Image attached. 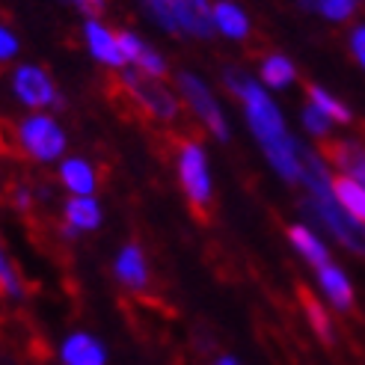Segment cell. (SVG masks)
I'll use <instances>...</instances> for the list:
<instances>
[{
  "instance_id": "10",
  "label": "cell",
  "mask_w": 365,
  "mask_h": 365,
  "mask_svg": "<svg viewBox=\"0 0 365 365\" xmlns=\"http://www.w3.org/2000/svg\"><path fill=\"white\" fill-rule=\"evenodd\" d=\"M321 155L327 158V163H333L336 170H341L348 178L365 185V145L354 143V140H327L321 145Z\"/></svg>"
},
{
  "instance_id": "29",
  "label": "cell",
  "mask_w": 365,
  "mask_h": 365,
  "mask_svg": "<svg viewBox=\"0 0 365 365\" xmlns=\"http://www.w3.org/2000/svg\"><path fill=\"white\" fill-rule=\"evenodd\" d=\"M71 6H78L83 15H89V18H96V15H101L104 12V6H107V0H68Z\"/></svg>"
},
{
  "instance_id": "13",
  "label": "cell",
  "mask_w": 365,
  "mask_h": 365,
  "mask_svg": "<svg viewBox=\"0 0 365 365\" xmlns=\"http://www.w3.org/2000/svg\"><path fill=\"white\" fill-rule=\"evenodd\" d=\"M315 273H318V285L324 291V297L330 300V306L336 312H351L354 309V285L348 277H344V270L333 262H327Z\"/></svg>"
},
{
  "instance_id": "12",
  "label": "cell",
  "mask_w": 365,
  "mask_h": 365,
  "mask_svg": "<svg viewBox=\"0 0 365 365\" xmlns=\"http://www.w3.org/2000/svg\"><path fill=\"white\" fill-rule=\"evenodd\" d=\"M83 39H86V48L89 53L104 63V66H110V68H122L125 66V57H122V51H119V42H116V36L107 30L98 18H86V24H83Z\"/></svg>"
},
{
  "instance_id": "17",
  "label": "cell",
  "mask_w": 365,
  "mask_h": 365,
  "mask_svg": "<svg viewBox=\"0 0 365 365\" xmlns=\"http://www.w3.org/2000/svg\"><path fill=\"white\" fill-rule=\"evenodd\" d=\"M63 217H66V223L71 229H78V232H96L104 220L101 205L93 196H71L66 202V208H63Z\"/></svg>"
},
{
  "instance_id": "21",
  "label": "cell",
  "mask_w": 365,
  "mask_h": 365,
  "mask_svg": "<svg viewBox=\"0 0 365 365\" xmlns=\"http://www.w3.org/2000/svg\"><path fill=\"white\" fill-rule=\"evenodd\" d=\"M262 81L267 83V86H273V89H282V86H288L291 81H294V63H291L288 57H282V53H270V57H264L262 60Z\"/></svg>"
},
{
  "instance_id": "9",
  "label": "cell",
  "mask_w": 365,
  "mask_h": 365,
  "mask_svg": "<svg viewBox=\"0 0 365 365\" xmlns=\"http://www.w3.org/2000/svg\"><path fill=\"white\" fill-rule=\"evenodd\" d=\"M116 42H119V51H122L125 63H131L137 71H143V75L163 78V75L170 71L167 60H163L149 42H143L134 30H122V33L116 36Z\"/></svg>"
},
{
  "instance_id": "7",
  "label": "cell",
  "mask_w": 365,
  "mask_h": 365,
  "mask_svg": "<svg viewBox=\"0 0 365 365\" xmlns=\"http://www.w3.org/2000/svg\"><path fill=\"white\" fill-rule=\"evenodd\" d=\"M57 356H60V365H107L110 362V351H107V344L98 336L86 333V330L68 333L60 341Z\"/></svg>"
},
{
  "instance_id": "24",
  "label": "cell",
  "mask_w": 365,
  "mask_h": 365,
  "mask_svg": "<svg viewBox=\"0 0 365 365\" xmlns=\"http://www.w3.org/2000/svg\"><path fill=\"white\" fill-rule=\"evenodd\" d=\"M359 0H318V12L330 21H348V18L356 12Z\"/></svg>"
},
{
  "instance_id": "25",
  "label": "cell",
  "mask_w": 365,
  "mask_h": 365,
  "mask_svg": "<svg viewBox=\"0 0 365 365\" xmlns=\"http://www.w3.org/2000/svg\"><path fill=\"white\" fill-rule=\"evenodd\" d=\"M303 125H306V131L309 134H315V137H327V131H330V119H327V113H321L315 104H309L303 107Z\"/></svg>"
},
{
  "instance_id": "1",
  "label": "cell",
  "mask_w": 365,
  "mask_h": 365,
  "mask_svg": "<svg viewBox=\"0 0 365 365\" xmlns=\"http://www.w3.org/2000/svg\"><path fill=\"white\" fill-rule=\"evenodd\" d=\"M223 83H226V89L232 96H238L244 101L247 125L255 134V140H259L262 152L267 155L270 167L277 170L288 185H297L300 181V152H297L300 145L285 131L279 107L267 98V93L259 86V81H252L241 68H226Z\"/></svg>"
},
{
  "instance_id": "5",
  "label": "cell",
  "mask_w": 365,
  "mask_h": 365,
  "mask_svg": "<svg viewBox=\"0 0 365 365\" xmlns=\"http://www.w3.org/2000/svg\"><path fill=\"white\" fill-rule=\"evenodd\" d=\"M178 89H181V98H185L187 107L193 110V116L211 131V137L220 140V143H229L232 131H229L226 113L220 110V104H217L214 93L205 86V81L199 75H193V71H181L178 75Z\"/></svg>"
},
{
  "instance_id": "31",
  "label": "cell",
  "mask_w": 365,
  "mask_h": 365,
  "mask_svg": "<svg viewBox=\"0 0 365 365\" xmlns=\"http://www.w3.org/2000/svg\"><path fill=\"white\" fill-rule=\"evenodd\" d=\"M303 9H318V0H300Z\"/></svg>"
},
{
  "instance_id": "26",
  "label": "cell",
  "mask_w": 365,
  "mask_h": 365,
  "mask_svg": "<svg viewBox=\"0 0 365 365\" xmlns=\"http://www.w3.org/2000/svg\"><path fill=\"white\" fill-rule=\"evenodd\" d=\"M15 53H18V39L12 36L9 27L0 24V63H9Z\"/></svg>"
},
{
  "instance_id": "19",
  "label": "cell",
  "mask_w": 365,
  "mask_h": 365,
  "mask_svg": "<svg viewBox=\"0 0 365 365\" xmlns=\"http://www.w3.org/2000/svg\"><path fill=\"white\" fill-rule=\"evenodd\" d=\"M300 303H303L306 321H309V327L315 330V336H318L324 344H333V341H336V330H333V318H330V312L324 309V303H321L315 294H309L306 288L300 291Z\"/></svg>"
},
{
  "instance_id": "27",
  "label": "cell",
  "mask_w": 365,
  "mask_h": 365,
  "mask_svg": "<svg viewBox=\"0 0 365 365\" xmlns=\"http://www.w3.org/2000/svg\"><path fill=\"white\" fill-rule=\"evenodd\" d=\"M9 199H12V205H15L18 211H21V214H27V211L33 208V190H30V187H24V185H12Z\"/></svg>"
},
{
  "instance_id": "8",
  "label": "cell",
  "mask_w": 365,
  "mask_h": 365,
  "mask_svg": "<svg viewBox=\"0 0 365 365\" xmlns=\"http://www.w3.org/2000/svg\"><path fill=\"white\" fill-rule=\"evenodd\" d=\"M113 277L122 288L134 291V294H143L152 282V270H149V259L140 244H125L116 259H113Z\"/></svg>"
},
{
  "instance_id": "16",
  "label": "cell",
  "mask_w": 365,
  "mask_h": 365,
  "mask_svg": "<svg viewBox=\"0 0 365 365\" xmlns=\"http://www.w3.org/2000/svg\"><path fill=\"white\" fill-rule=\"evenodd\" d=\"M60 181L71 196H93L96 193V170L89 167V160L83 158H68L60 163Z\"/></svg>"
},
{
  "instance_id": "30",
  "label": "cell",
  "mask_w": 365,
  "mask_h": 365,
  "mask_svg": "<svg viewBox=\"0 0 365 365\" xmlns=\"http://www.w3.org/2000/svg\"><path fill=\"white\" fill-rule=\"evenodd\" d=\"M211 365H244V362H241L238 356H232V354H220Z\"/></svg>"
},
{
  "instance_id": "18",
  "label": "cell",
  "mask_w": 365,
  "mask_h": 365,
  "mask_svg": "<svg viewBox=\"0 0 365 365\" xmlns=\"http://www.w3.org/2000/svg\"><path fill=\"white\" fill-rule=\"evenodd\" d=\"M333 193H336V202L348 211L356 223L365 226V185H359V181L341 175L333 181Z\"/></svg>"
},
{
  "instance_id": "14",
  "label": "cell",
  "mask_w": 365,
  "mask_h": 365,
  "mask_svg": "<svg viewBox=\"0 0 365 365\" xmlns=\"http://www.w3.org/2000/svg\"><path fill=\"white\" fill-rule=\"evenodd\" d=\"M288 241H291V247L300 252V259H303L306 264H312L315 270L324 267L327 262H333V259H330V250H327V244H324L309 226H303V223L288 226Z\"/></svg>"
},
{
  "instance_id": "22",
  "label": "cell",
  "mask_w": 365,
  "mask_h": 365,
  "mask_svg": "<svg viewBox=\"0 0 365 365\" xmlns=\"http://www.w3.org/2000/svg\"><path fill=\"white\" fill-rule=\"evenodd\" d=\"M0 294L4 297H9V300H24V282H21V277H18V270H15V264H12V259L6 255V250H4V244H0Z\"/></svg>"
},
{
  "instance_id": "32",
  "label": "cell",
  "mask_w": 365,
  "mask_h": 365,
  "mask_svg": "<svg viewBox=\"0 0 365 365\" xmlns=\"http://www.w3.org/2000/svg\"><path fill=\"white\" fill-rule=\"evenodd\" d=\"M63 4H68V0H63Z\"/></svg>"
},
{
  "instance_id": "4",
  "label": "cell",
  "mask_w": 365,
  "mask_h": 365,
  "mask_svg": "<svg viewBox=\"0 0 365 365\" xmlns=\"http://www.w3.org/2000/svg\"><path fill=\"white\" fill-rule=\"evenodd\" d=\"M18 145L39 163H51L66 152V131L60 122L45 113H33L18 125Z\"/></svg>"
},
{
  "instance_id": "11",
  "label": "cell",
  "mask_w": 365,
  "mask_h": 365,
  "mask_svg": "<svg viewBox=\"0 0 365 365\" xmlns=\"http://www.w3.org/2000/svg\"><path fill=\"white\" fill-rule=\"evenodd\" d=\"M173 15L178 21V30H187L199 39H211L214 36V18L208 0H170Z\"/></svg>"
},
{
  "instance_id": "3",
  "label": "cell",
  "mask_w": 365,
  "mask_h": 365,
  "mask_svg": "<svg viewBox=\"0 0 365 365\" xmlns=\"http://www.w3.org/2000/svg\"><path fill=\"white\" fill-rule=\"evenodd\" d=\"M122 83H125V96L137 101L149 116H155L160 122H178V116H181L178 98L160 83V78H149V75H143V71L131 68V71H122Z\"/></svg>"
},
{
  "instance_id": "20",
  "label": "cell",
  "mask_w": 365,
  "mask_h": 365,
  "mask_svg": "<svg viewBox=\"0 0 365 365\" xmlns=\"http://www.w3.org/2000/svg\"><path fill=\"white\" fill-rule=\"evenodd\" d=\"M306 96H309V101H312L321 113H327V119H330V122H339V125H351L354 122V113L341 101H336L330 93H327V89H321L315 83H306Z\"/></svg>"
},
{
  "instance_id": "28",
  "label": "cell",
  "mask_w": 365,
  "mask_h": 365,
  "mask_svg": "<svg viewBox=\"0 0 365 365\" xmlns=\"http://www.w3.org/2000/svg\"><path fill=\"white\" fill-rule=\"evenodd\" d=\"M351 48H354V57L359 60V66L365 68V24L354 27V36H351Z\"/></svg>"
},
{
  "instance_id": "2",
  "label": "cell",
  "mask_w": 365,
  "mask_h": 365,
  "mask_svg": "<svg viewBox=\"0 0 365 365\" xmlns=\"http://www.w3.org/2000/svg\"><path fill=\"white\" fill-rule=\"evenodd\" d=\"M175 167H178V181H181V190H185L190 208L199 214H208V208L214 202V185H211L208 155L202 149V143L199 140L181 143Z\"/></svg>"
},
{
  "instance_id": "23",
  "label": "cell",
  "mask_w": 365,
  "mask_h": 365,
  "mask_svg": "<svg viewBox=\"0 0 365 365\" xmlns=\"http://www.w3.org/2000/svg\"><path fill=\"white\" fill-rule=\"evenodd\" d=\"M143 6H145V12H149L163 30L178 33V21H175V15H173V4H170V0H143Z\"/></svg>"
},
{
  "instance_id": "15",
  "label": "cell",
  "mask_w": 365,
  "mask_h": 365,
  "mask_svg": "<svg viewBox=\"0 0 365 365\" xmlns=\"http://www.w3.org/2000/svg\"><path fill=\"white\" fill-rule=\"evenodd\" d=\"M211 18H214V30H220L229 39H247L250 36V18L232 0H217L211 6Z\"/></svg>"
},
{
  "instance_id": "6",
  "label": "cell",
  "mask_w": 365,
  "mask_h": 365,
  "mask_svg": "<svg viewBox=\"0 0 365 365\" xmlns=\"http://www.w3.org/2000/svg\"><path fill=\"white\" fill-rule=\"evenodd\" d=\"M12 93L18 96V101H24L27 107H36V110H39V107H60L63 110L66 107L51 75L42 66H33V63L18 66L12 71Z\"/></svg>"
}]
</instances>
